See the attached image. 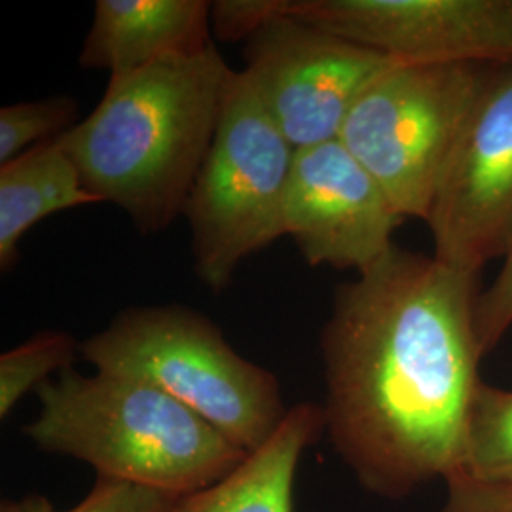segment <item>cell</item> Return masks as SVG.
<instances>
[{
    "instance_id": "obj_14",
    "label": "cell",
    "mask_w": 512,
    "mask_h": 512,
    "mask_svg": "<svg viewBox=\"0 0 512 512\" xmlns=\"http://www.w3.org/2000/svg\"><path fill=\"white\" fill-rule=\"evenodd\" d=\"M458 473L488 482H512V389L484 380L476 385Z\"/></svg>"
},
{
    "instance_id": "obj_2",
    "label": "cell",
    "mask_w": 512,
    "mask_h": 512,
    "mask_svg": "<svg viewBox=\"0 0 512 512\" xmlns=\"http://www.w3.org/2000/svg\"><path fill=\"white\" fill-rule=\"evenodd\" d=\"M236 76L215 44L110 76L97 107L57 139L88 192L141 234L164 232L184 213Z\"/></svg>"
},
{
    "instance_id": "obj_15",
    "label": "cell",
    "mask_w": 512,
    "mask_h": 512,
    "mask_svg": "<svg viewBox=\"0 0 512 512\" xmlns=\"http://www.w3.org/2000/svg\"><path fill=\"white\" fill-rule=\"evenodd\" d=\"M80 344L65 330H42L0 355V418H8L19 401L73 368Z\"/></svg>"
},
{
    "instance_id": "obj_6",
    "label": "cell",
    "mask_w": 512,
    "mask_h": 512,
    "mask_svg": "<svg viewBox=\"0 0 512 512\" xmlns=\"http://www.w3.org/2000/svg\"><path fill=\"white\" fill-rule=\"evenodd\" d=\"M294 150L238 71L217 135L184 205L194 270L224 291L239 266L285 234Z\"/></svg>"
},
{
    "instance_id": "obj_10",
    "label": "cell",
    "mask_w": 512,
    "mask_h": 512,
    "mask_svg": "<svg viewBox=\"0 0 512 512\" xmlns=\"http://www.w3.org/2000/svg\"><path fill=\"white\" fill-rule=\"evenodd\" d=\"M401 222L384 188L340 139L294 152L285 234L313 268L363 274L393 249Z\"/></svg>"
},
{
    "instance_id": "obj_8",
    "label": "cell",
    "mask_w": 512,
    "mask_h": 512,
    "mask_svg": "<svg viewBox=\"0 0 512 512\" xmlns=\"http://www.w3.org/2000/svg\"><path fill=\"white\" fill-rule=\"evenodd\" d=\"M433 256L467 274L512 247V65L494 74L461 133L427 215Z\"/></svg>"
},
{
    "instance_id": "obj_11",
    "label": "cell",
    "mask_w": 512,
    "mask_h": 512,
    "mask_svg": "<svg viewBox=\"0 0 512 512\" xmlns=\"http://www.w3.org/2000/svg\"><path fill=\"white\" fill-rule=\"evenodd\" d=\"M209 46L207 0H97L78 63L126 76L165 59L202 54Z\"/></svg>"
},
{
    "instance_id": "obj_21",
    "label": "cell",
    "mask_w": 512,
    "mask_h": 512,
    "mask_svg": "<svg viewBox=\"0 0 512 512\" xmlns=\"http://www.w3.org/2000/svg\"><path fill=\"white\" fill-rule=\"evenodd\" d=\"M0 512H57L44 495H27L19 501H2Z\"/></svg>"
},
{
    "instance_id": "obj_5",
    "label": "cell",
    "mask_w": 512,
    "mask_h": 512,
    "mask_svg": "<svg viewBox=\"0 0 512 512\" xmlns=\"http://www.w3.org/2000/svg\"><path fill=\"white\" fill-rule=\"evenodd\" d=\"M494 71L476 63L397 61L353 105L340 141L404 220H427L446 165Z\"/></svg>"
},
{
    "instance_id": "obj_16",
    "label": "cell",
    "mask_w": 512,
    "mask_h": 512,
    "mask_svg": "<svg viewBox=\"0 0 512 512\" xmlns=\"http://www.w3.org/2000/svg\"><path fill=\"white\" fill-rule=\"evenodd\" d=\"M78 103L69 95L21 101L0 109V165L54 141L76 126Z\"/></svg>"
},
{
    "instance_id": "obj_3",
    "label": "cell",
    "mask_w": 512,
    "mask_h": 512,
    "mask_svg": "<svg viewBox=\"0 0 512 512\" xmlns=\"http://www.w3.org/2000/svg\"><path fill=\"white\" fill-rule=\"evenodd\" d=\"M37 397L23 433L103 478L183 497L217 486L249 458L184 404L131 378L67 368Z\"/></svg>"
},
{
    "instance_id": "obj_18",
    "label": "cell",
    "mask_w": 512,
    "mask_h": 512,
    "mask_svg": "<svg viewBox=\"0 0 512 512\" xmlns=\"http://www.w3.org/2000/svg\"><path fill=\"white\" fill-rule=\"evenodd\" d=\"M512 329V247L501 260L494 281L476 300V334L484 357L492 353Z\"/></svg>"
},
{
    "instance_id": "obj_17",
    "label": "cell",
    "mask_w": 512,
    "mask_h": 512,
    "mask_svg": "<svg viewBox=\"0 0 512 512\" xmlns=\"http://www.w3.org/2000/svg\"><path fill=\"white\" fill-rule=\"evenodd\" d=\"M179 495L97 476L92 492L65 512H177Z\"/></svg>"
},
{
    "instance_id": "obj_9",
    "label": "cell",
    "mask_w": 512,
    "mask_h": 512,
    "mask_svg": "<svg viewBox=\"0 0 512 512\" xmlns=\"http://www.w3.org/2000/svg\"><path fill=\"white\" fill-rule=\"evenodd\" d=\"M285 14L403 63L512 65V0H285Z\"/></svg>"
},
{
    "instance_id": "obj_20",
    "label": "cell",
    "mask_w": 512,
    "mask_h": 512,
    "mask_svg": "<svg viewBox=\"0 0 512 512\" xmlns=\"http://www.w3.org/2000/svg\"><path fill=\"white\" fill-rule=\"evenodd\" d=\"M444 484L446 497L439 512H512V482H488L458 473Z\"/></svg>"
},
{
    "instance_id": "obj_13",
    "label": "cell",
    "mask_w": 512,
    "mask_h": 512,
    "mask_svg": "<svg viewBox=\"0 0 512 512\" xmlns=\"http://www.w3.org/2000/svg\"><path fill=\"white\" fill-rule=\"evenodd\" d=\"M80 171L59 143H42L0 165V270L10 272L25 234L59 211L97 205Z\"/></svg>"
},
{
    "instance_id": "obj_7",
    "label": "cell",
    "mask_w": 512,
    "mask_h": 512,
    "mask_svg": "<svg viewBox=\"0 0 512 512\" xmlns=\"http://www.w3.org/2000/svg\"><path fill=\"white\" fill-rule=\"evenodd\" d=\"M258 103L294 150L340 139L366 88L397 61L283 12L245 42Z\"/></svg>"
},
{
    "instance_id": "obj_4",
    "label": "cell",
    "mask_w": 512,
    "mask_h": 512,
    "mask_svg": "<svg viewBox=\"0 0 512 512\" xmlns=\"http://www.w3.org/2000/svg\"><path fill=\"white\" fill-rule=\"evenodd\" d=\"M80 355L99 372L154 385L247 454L289 414L274 372L239 355L219 325L181 304L116 313L80 344Z\"/></svg>"
},
{
    "instance_id": "obj_12",
    "label": "cell",
    "mask_w": 512,
    "mask_h": 512,
    "mask_svg": "<svg viewBox=\"0 0 512 512\" xmlns=\"http://www.w3.org/2000/svg\"><path fill=\"white\" fill-rule=\"evenodd\" d=\"M325 433L323 406L289 408L274 437L217 486L183 495L177 512H294V482L300 459Z\"/></svg>"
},
{
    "instance_id": "obj_19",
    "label": "cell",
    "mask_w": 512,
    "mask_h": 512,
    "mask_svg": "<svg viewBox=\"0 0 512 512\" xmlns=\"http://www.w3.org/2000/svg\"><path fill=\"white\" fill-rule=\"evenodd\" d=\"M285 0L211 2V31L220 42H247L283 12Z\"/></svg>"
},
{
    "instance_id": "obj_1",
    "label": "cell",
    "mask_w": 512,
    "mask_h": 512,
    "mask_svg": "<svg viewBox=\"0 0 512 512\" xmlns=\"http://www.w3.org/2000/svg\"><path fill=\"white\" fill-rule=\"evenodd\" d=\"M478 275L397 243L338 285L321 332L325 433L368 494L404 499L459 471L484 353Z\"/></svg>"
}]
</instances>
